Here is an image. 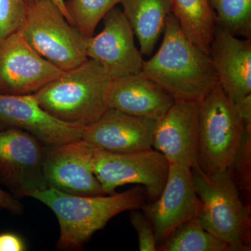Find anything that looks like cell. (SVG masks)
Returning a JSON list of instances; mask_svg holds the SVG:
<instances>
[{
    "mask_svg": "<svg viewBox=\"0 0 251 251\" xmlns=\"http://www.w3.org/2000/svg\"><path fill=\"white\" fill-rule=\"evenodd\" d=\"M141 72L175 100H201L219 83L210 54L185 36L171 13L160 49L144 60Z\"/></svg>",
    "mask_w": 251,
    "mask_h": 251,
    "instance_id": "1",
    "label": "cell"
},
{
    "mask_svg": "<svg viewBox=\"0 0 251 251\" xmlns=\"http://www.w3.org/2000/svg\"><path fill=\"white\" fill-rule=\"evenodd\" d=\"M29 197L44 203L55 214L60 227L57 248L62 250L80 249L112 218L141 209L148 201L143 186L98 196H73L48 188L34 191Z\"/></svg>",
    "mask_w": 251,
    "mask_h": 251,
    "instance_id": "2",
    "label": "cell"
},
{
    "mask_svg": "<svg viewBox=\"0 0 251 251\" xmlns=\"http://www.w3.org/2000/svg\"><path fill=\"white\" fill-rule=\"evenodd\" d=\"M110 80L103 66L88 58L34 94L41 108L52 116L86 126L109 108L105 93Z\"/></svg>",
    "mask_w": 251,
    "mask_h": 251,
    "instance_id": "3",
    "label": "cell"
},
{
    "mask_svg": "<svg viewBox=\"0 0 251 251\" xmlns=\"http://www.w3.org/2000/svg\"><path fill=\"white\" fill-rule=\"evenodd\" d=\"M191 169L201 202L198 218L202 227L238 251H251V208L243 202L229 173L208 174L198 166Z\"/></svg>",
    "mask_w": 251,
    "mask_h": 251,
    "instance_id": "4",
    "label": "cell"
},
{
    "mask_svg": "<svg viewBox=\"0 0 251 251\" xmlns=\"http://www.w3.org/2000/svg\"><path fill=\"white\" fill-rule=\"evenodd\" d=\"M245 131L237 106L218 84L201 101L198 166L208 174L227 171L237 156Z\"/></svg>",
    "mask_w": 251,
    "mask_h": 251,
    "instance_id": "5",
    "label": "cell"
},
{
    "mask_svg": "<svg viewBox=\"0 0 251 251\" xmlns=\"http://www.w3.org/2000/svg\"><path fill=\"white\" fill-rule=\"evenodd\" d=\"M27 5L24 24L18 31L36 53L64 72L88 59L87 36L69 24L52 0H36Z\"/></svg>",
    "mask_w": 251,
    "mask_h": 251,
    "instance_id": "6",
    "label": "cell"
},
{
    "mask_svg": "<svg viewBox=\"0 0 251 251\" xmlns=\"http://www.w3.org/2000/svg\"><path fill=\"white\" fill-rule=\"evenodd\" d=\"M170 163L153 148L129 153H117L96 148L94 172L105 195L116 193L120 186L142 185L148 202L159 197L166 185Z\"/></svg>",
    "mask_w": 251,
    "mask_h": 251,
    "instance_id": "7",
    "label": "cell"
},
{
    "mask_svg": "<svg viewBox=\"0 0 251 251\" xmlns=\"http://www.w3.org/2000/svg\"><path fill=\"white\" fill-rule=\"evenodd\" d=\"M45 148L25 130L0 122V183L16 197L49 188L44 173Z\"/></svg>",
    "mask_w": 251,
    "mask_h": 251,
    "instance_id": "8",
    "label": "cell"
},
{
    "mask_svg": "<svg viewBox=\"0 0 251 251\" xmlns=\"http://www.w3.org/2000/svg\"><path fill=\"white\" fill-rule=\"evenodd\" d=\"M96 148L82 139L46 145L44 173L49 187L73 196L105 195L94 174Z\"/></svg>",
    "mask_w": 251,
    "mask_h": 251,
    "instance_id": "9",
    "label": "cell"
},
{
    "mask_svg": "<svg viewBox=\"0 0 251 251\" xmlns=\"http://www.w3.org/2000/svg\"><path fill=\"white\" fill-rule=\"evenodd\" d=\"M64 71L31 49L17 31L0 43V94H34Z\"/></svg>",
    "mask_w": 251,
    "mask_h": 251,
    "instance_id": "10",
    "label": "cell"
},
{
    "mask_svg": "<svg viewBox=\"0 0 251 251\" xmlns=\"http://www.w3.org/2000/svg\"><path fill=\"white\" fill-rule=\"evenodd\" d=\"M201 209L191 168L176 164H170L159 197L141 208L152 225L157 247L181 225L197 217Z\"/></svg>",
    "mask_w": 251,
    "mask_h": 251,
    "instance_id": "11",
    "label": "cell"
},
{
    "mask_svg": "<svg viewBox=\"0 0 251 251\" xmlns=\"http://www.w3.org/2000/svg\"><path fill=\"white\" fill-rule=\"evenodd\" d=\"M103 20V30L87 37V57L100 63L111 80L141 72L143 54L135 45L134 33L122 10L115 6Z\"/></svg>",
    "mask_w": 251,
    "mask_h": 251,
    "instance_id": "12",
    "label": "cell"
},
{
    "mask_svg": "<svg viewBox=\"0 0 251 251\" xmlns=\"http://www.w3.org/2000/svg\"><path fill=\"white\" fill-rule=\"evenodd\" d=\"M201 100H175L157 120L152 148L164 155L170 164L192 168L198 166V125Z\"/></svg>",
    "mask_w": 251,
    "mask_h": 251,
    "instance_id": "13",
    "label": "cell"
},
{
    "mask_svg": "<svg viewBox=\"0 0 251 251\" xmlns=\"http://www.w3.org/2000/svg\"><path fill=\"white\" fill-rule=\"evenodd\" d=\"M0 122L25 130L46 145L82 139L85 127L52 116L41 108L34 94H0Z\"/></svg>",
    "mask_w": 251,
    "mask_h": 251,
    "instance_id": "14",
    "label": "cell"
},
{
    "mask_svg": "<svg viewBox=\"0 0 251 251\" xmlns=\"http://www.w3.org/2000/svg\"><path fill=\"white\" fill-rule=\"evenodd\" d=\"M156 120L127 115L109 108L86 126L82 139L112 152L129 153L152 148Z\"/></svg>",
    "mask_w": 251,
    "mask_h": 251,
    "instance_id": "15",
    "label": "cell"
},
{
    "mask_svg": "<svg viewBox=\"0 0 251 251\" xmlns=\"http://www.w3.org/2000/svg\"><path fill=\"white\" fill-rule=\"evenodd\" d=\"M220 85L234 103L251 94V39L216 26L209 50Z\"/></svg>",
    "mask_w": 251,
    "mask_h": 251,
    "instance_id": "16",
    "label": "cell"
},
{
    "mask_svg": "<svg viewBox=\"0 0 251 251\" xmlns=\"http://www.w3.org/2000/svg\"><path fill=\"white\" fill-rule=\"evenodd\" d=\"M105 99L108 108L156 121L175 101L161 86L141 72L110 80Z\"/></svg>",
    "mask_w": 251,
    "mask_h": 251,
    "instance_id": "17",
    "label": "cell"
},
{
    "mask_svg": "<svg viewBox=\"0 0 251 251\" xmlns=\"http://www.w3.org/2000/svg\"><path fill=\"white\" fill-rule=\"evenodd\" d=\"M120 4L139 42L140 52L151 55L171 14V0H122Z\"/></svg>",
    "mask_w": 251,
    "mask_h": 251,
    "instance_id": "18",
    "label": "cell"
},
{
    "mask_svg": "<svg viewBox=\"0 0 251 251\" xmlns=\"http://www.w3.org/2000/svg\"><path fill=\"white\" fill-rule=\"evenodd\" d=\"M171 13L191 42L209 54L216 29L210 0H171Z\"/></svg>",
    "mask_w": 251,
    "mask_h": 251,
    "instance_id": "19",
    "label": "cell"
},
{
    "mask_svg": "<svg viewBox=\"0 0 251 251\" xmlns=\"http://www.w3.org/2000/svg\"><path fill=\"white\" fill-rule=\"evenodd\" d=\"M157 250L161 251H238L202 227L198 216L173 231Z\"/></svg>",
    "mask_w": 251,
    "mask_h": 251,
    "instance_id": "20",
    "label": "cell"
},
{
    "mask_svg": "<svg viewBox=\"0 0 251 251\" xmlns=\"http://www.w3.org/2000/svg\"><path fill=\"white\" fill-rule=\"evenodd\" d=\"M216 25L234 36L251 38V0H210Z\"/></svg>",
    "mask_w": 251,
    "mask_h": 251,
    "instance_id": "21",
    "label": "cell"
},
{
    "mask_svg": "<svg viewBox=\"0 0 251 251\" xmlns=\"http://www.w3.org/2000/svg\"><path fill=\"white\" fill-rule=\"evenodd\" d=\"M122 0H69L65 1L66 8L74 26L83 34L90 37L105 14L120 4Z\"/></svg>",
    "mask_w": 251,
    "mask_h": 251,
    "instance_id": "22",
    "label": "cell"
},
{
    "mask_svg": "<svg viewBox=\"0 0 251 251\" xmlns=\"http://www.w3.org/2000/svg\"><path fill=\"white\" fill-rule=\"evenodd\" d=\"M227 171L235 184L243 202L251 208V130H246L237 156Z\"/></svg>",
    "mask_w": 251,
    "mask_h": 251,
    "instance_id": "23",
    "label": "cell"
},
{
    "mask_svg": "<svg viewBox=\"0 0 251 251\" xmlns=\"http://www.w3.org/2000/svg\"><path fill=\"white\" fill-rule=\"evenodd\" d=\"M27 8L24 0H0V43L21 29Z\"/></svg>",
    "mask_w": 251,
    "mask_h": 251,
    "instance_id": "24",
    "label": "cell"
},
{
    "mask_svg": "<svg viewBox=\"0 0 251 251\" xmlns=\"http://www.w3.org/2000/svg\"><path fill=\"white\" fill-rule=\"evenodd\" d=\"M130 221L138 233L140 251H156L154 230L150 220L139 209L130 211Z\"/></svg>",
    "mask_w": 251,
    "mask_h": 251,
    "instance_id": "25",
    "label": "cell"
},
{
    "mask_svg": "<svg viewBox=\"0 0 251 251\" xmlns=\"http://www.w3.org/2000/svg\"><path fill=\"white\" fill-rule=\"evenodd\" d=\"M0 210H6L15 216L22 215L24 206L17 197L0 188Z\"/></svg>",
    "mask_w": 251,
    "mask_h": 251,
    "instance_id": "26",
    "label": "cell"
},
{
    "mask_svg": "<svg viewBox=\"0 0 251 251\" xmlns=\"http://www.w3.org/2000/svg\"><path fill=\"white\" fill-rule=\"evenodd\" d=\"M26 250L25 243L18 234L12 232L0 234V251H23Z\"/></svg>",
    "mask_w": 251,
    "mask_h": 251,
    "instance_id": "27",
    "label": "cell"
},
{
    "mask_svg": "<svg viewBox=\"0 0 251 251\" xmlns=\"http://www.w3.org/2000/svg\"><path fill=\"white\" fill-rule=\"evenodd\" d=\"M234 104L239 110L246 130H251V94Z\"/></svg>",
    "mask_w": 251,
    "mask_h": 251,
    "instance_id": "28",
    "label": "cell"
},
{
    "mask_svg": "<svg viewBox=\"0 0 251 251\" xmlns=\"http://www.w3.org/2000/svg\"><path fill=\"white\" fill-rule=\"evenodd\" d=\"M24 1H25L26 4H28V3L32 2V1H36V0H24ZM52 1H53L54 4L57 5V7L62 11L63 15H64V17L67 19L69 24L74 26L72 18H71L70 15H69V12L67 11V8H66L65 1H64V0H52ZM74 27H75V26H74Z\"/></svg>",
    "mask_w": 251,
    "mask_h": 251,
    "instance_id": "29",
    "label": "cell"
}]
</instances>
